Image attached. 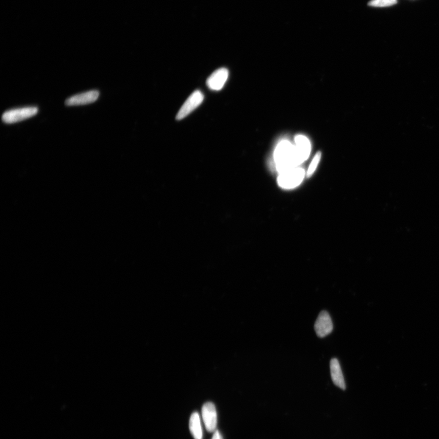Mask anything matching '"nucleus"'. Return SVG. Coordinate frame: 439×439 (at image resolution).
<instances>
[{
  "mask_svg": "<svg viewBox=\"0 0 439 439\" xmlns=\"http://www.w3.org/2000/svg\"><path fill=\"white\" fill-rule=\"evenodd\" d=\"M315 333L319 338H324L332 333L333 330V324L328 312L321 311L317 318L314 324Z\"/></svg>",
  "mask_w": 439,
  "mask_h": 439,
  "instance_id": "5",
  "label": "nucleus"
},
{
  "mask_svg": "<svg viewBox=\"0 0 439 439\" xmlns=\"http://www.w3.org/2000/svg\"><path fill=\"white\" fill-rule=\"evenodd\" d=\"M276 167L279 174L296 168L301 164L296 147L288 141L279 143L274 154Z\"/></svg>",
  "mask_w": 439,
  "mask_h": 439,
  "instance_id": "1",
  "label": "nucleus"
},
{
  "mask_svg": "<svg viewBox=\"0 0 439 439\" xmlns=\"http://www.w3.org/2000/svg\"><path fill=\"white\" fill-rule=\"evenodd\" d=\"M296 150L298 156H299L301 163H303L309 158L310 155L311 147L309 139L305 136L299 135L296 136Z\"/></svg>",
  "mask_w": 439,
  "mask_h": 439,
  "instance_id": "9",
  "label": "nucleus"
},
{
  "mask_svg": "<svg viewBox=\"0 0 439 439\" xmlns=\"http://www.w3.org/2000/svg\"><path fill=\"white\" fill-rule=\"evenodd\" d=\"M204 100V95L200 91L192 93V95L186 101L179 111L176 116V119L180 120L185 119L202 103Z\"/></svg>",
  "mask_w": 439,
  "mask_h": 439,
  "instance_id": "4",
  "label": "nucleus"
},
{
  "mask_svg": "<svg viewBox=\"0 0 439 439\" xmlns=\"http://www.w3.org/2000/svg\"><path fill=\"white\" fill-rule=\"evenodd\" d=\"M202 417L207 431H215L217 425V414L215 405L211 402H207L202 408Z\"/></svg>",
  "mask_w": 439,
  "mask_h": 439,
  "instance_id": "7",
  "label": "nucleus"
},
{
  "mask_svg": "<svg viewBox=\"0 0 439 439\" xmlns=\"http://www.w3.org/2000/svg\"><path fill=\"white\" fill-rule=\"evenodd\" d=\"M38 113L37 107H26L7 111L2 116L6 123H14L31 118Z\"/></svg>",
  "mask_w": 439,
  "mask_h": 439,
  "instance_id": "3",
  "label": "nucleus"
},
{
  "mask_svg": "<svg viewBox=\"0 0 439 439\" xmlns=\"http://www.w3.org/2000/svg\"><path fill=\"white\" fill-rule=\"evenodd\" d=\"M305 176V170L303 168H294L280 173L278 178V183L282 188L293 189L302 182Z\"/></svg>",
  "mask_w": 439,
  "mask_h": 439,
  "instance_id": "2",
  "label": "nucleus"
},
{
  "mask_svg": "<svg viewBox=\"0 0 439 439\" xmlns=\"http://www.w3.org/2000/svg\"><path fill=\"white\" fill-rule=\"evenodd\" d=\"M100 95V92L98 91H91L83 94H78L68 98L66 100L65 104L66 106H81L94 103L97 100Z\"/></svg>",
  "mask_w": 439,
  "mask_h": 439,
  "instance_id": "8",
  "label": "nucleus"
},
{
  "mask_svg": "<svg viewBox=\"0 0 439 439\" xmlns=\"http://www.w3.org/2000/svg\"><path fill=\"white\" fill-rule=\"evenodd\" d=\"M397 0H371L369 6L372 7L384 8L395 5Z\"/></svg>",
  "mask_w": 439,
  "mask_h": 439,
  "instance_id": "12",
  "label": "nucleus"
},
{
  "mask_svg": "<svg viewBox=\"0 0 439 439\" xmlns=\"http://www.w3.org/2000/svg\"><path fill=\"white\" fill-rule=\"evenodd\" d=\"M189 428L194 439H203L202 427L199 414L194 413L192 414L189 422Z\"/></svg>",
  "mask_w": 439,
  "mask_h": 439,
  "instance_id": "11",
  "label": "nucleus"
},
{
  "mask_svg": "<svg viewBox=\"0 0 439 439\" xmlns=\"http://www.w3.org/2000/svg\"><path fill=\"white\" fill-rule=\"evenodd\" d=\"M228 77H229V71L227 68H219L207 78V86L212 91H221L226 83Z\"/></svg>",
  "mask_w": 439,
  "mask_h": 439,
  "instance_id": "6",
  "label": "nucleus"
},
{
  "mask_svg": "<svg viewBox=\"0 0 439 439\" xmlns=\"http://www.w3.org/2000/svg\"><path fill=\"white\" fill-rule=\"evenodd\" d=\"M321 156V154L320 152L317 153V154L315 155V156H314L313 160L312 161L310 165H309L308 171H307L306 175L308 178L311 177L312 174L314 173L318 164H319Z\"/></svg>",
  "mask_w": 439,
  "mask_h": 439,
  "instance_id": "13",
  "label": "nucleus"
},
{
  "mask_svg": "<svg viewBox=\"0 0 439 439\" xmlns=\"http://www.w3.org/2000/svg\"><path fill=\"white\" fill-rule=\"evenodd\" d=\"M330 371L334 384L337 387H339L340 389L345 390L346 389V384L344 377V375H343L341 365H340L338 359L333 358L331 360Z\"/></svg>",
  "mask_w": 439,
  "mask_h": 439,
  "instance_id": "10",
  "label": "nucleus"
},
{
  "mask_svg": "<svg viewBox=\"0 0 439 439\" xmlns=\"http://www.w3.org/2000/svg\"><path fill=\"white\" fill-rule=\"evenodd\" d=\"M212 439H223L222 435L218 431H216L213 435Z\"/></svg>",
  "mask_w": 439,
  "mask_h": 439,
  "instance_id": "14",
  "label": "nucleus"
}]
</instances>
